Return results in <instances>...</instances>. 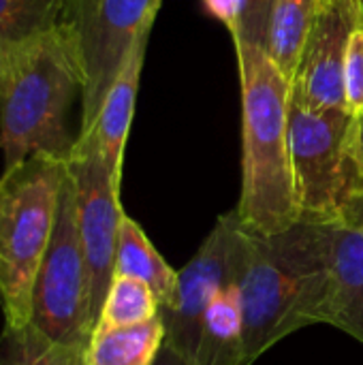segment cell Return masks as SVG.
<instances>
[{
	"mask_svg": "<svg viewBox=\"0 0 363 365\" xmlns=\"http://www.w3.org/2000/svg\"><path fill=\"white\" fill-rule=\"evenodd\" d=\"M336 222L297 220L276 235H250V257L237 284L246 365L285 338L321 323Z\"/></svg>",
	"mask_w": 363,
	"mask_h": 365,
	"instance_id": "obj_1",
	"label": "cell"
},
{
	"mask_svg": "<svg viewBox=\"0 0 363 365\" xmlns=\"http://www.w3.org/2000/svg\"><path fill=\"white\" fill-rule=\"evenodd\" d=\"M81 92L83 73L66 21L34 41L0 47L2 173L34 154L71 156L77 137L68 133V113Z\"/></svg>",
	"mask_w": 363,
	"mask_h": 365,
	"instance_id": "obj_2",
	"label": "cell"
},
{
	"mask_svg": "<svg viewBox=\"0 0 363 365\" xmlns=\"http://www.w3.org/2000/svg\"><path fill=\"white\" fill-rule=\"evenodd\" d=\"M242 81V190L235 214L250 235L300 220L289 150L291 81L265 49L235 43Z\"/></svg>",
	"mask_w": 363,
	"mask_h": 365,
	"instance_id": "obj_3",
	"label": "cell"
},
{
	"mask_svg": "<svg viewBox=\"0 0 363 365\" xmlns=\"http://www.w3.org/2000/svg\"><path fill=\"white\" fill-rule=\"evenodd\" d=\"M66 160L34 154L0 178V308L6 325L30 323L32 289L47 252Z\"/></svg>",
	"mask_w": 363,
	"mask_h": 365,
	"instance_id": "obj_4",
	"label": "cell"
},
{
	"mask_svg": "<svg viewBox=\"0 0 363 365\" xmlns=\"http://www.w3.org/2000/svg\"><path fill=\"white\" fill-rule=\"evenodd\" d=\"M353 113L308 109L289 96V150L300 220L340 222L363 184L349 158Z\"/></svg>",
	"mask_w": 363,
	"mask_h": 365,
	"instance_id": "obj_5",
	"label": "cell"
},
{
	"mask_svg": "<svg viewBox=\"0 0 363 365\" xmlns=\"http://www.w3.org/2000/svg\"><path fill=\"white\" fill-rule=\"evenodd\" d=\"M30 323L60 344L88 346L94 331L90 272L79 237L68 171L60 190L53 233L34 280Z\"/></svg>",
	"mask_w": 363,
	"mask_h": 365,
	"instance_id": "obj_6",
	"label": "cell"
},
{
	"mask_svg": "<svg viewBox=\"0 0 363 365\" xmlns=\"http://www.w3.org/2000/svg\"><path fill=\"white\" fill-rule=\"evenodd\" d=\"M250 257V233L242 227L235 210L220 214L190 261L178 272L175 297L160 308L165 346L188 365L195 361L201 323L212 302L240 284Z\"/></svg>",
	"mask_w": 363,
	"mask_h": 365,
	"instance_id": "obj_7",
	"label": "cell"
},
{
	"mask_svg": "<svg viewBox=\"0 0 363 365\" xmlns=\"http://www.w3.org/2000/svg\"><path fill=\"white\" fill-rule=\"evenodd\" d=\"M163 0H71L66 24L73 30L83 73L81 126L90 130L133 43L154 26Z\"/></svg>",
	"mask_w": 363,
	"mask_h": 365,
	"instance_id": "obj_8",
	"label": "cell"
},
{
	"mask_svg": "<svg viewBox=\"0 0 363 365\" xmlns=\"http://www.w3.org/2000/svg\"><path fill=\"white\" fill-rule=\"evenodd\" d=\"M66 171L75 195L77 227L90 272L92 317L96 327L116 269V250L124 218L120 203L122 184L113 180L96 141L83 135L75 139L73 152L66 158Z\"/></svg>",
	"mask_w": 363,
	"mask_h": 365,
	"instance_id": "obj_9",
	"label": "cell"
},
{
	"mask_svg": "<svg viewBox=\"0 0 363 365\" xmlns=\"http://www.w3.org/2000/svg\"><path fill=\"white\" fill-rule=\"evenodd\" d=\"M363 28L362 0H317L291 98L308 109H347L344 64L353 34ZM349 111V109H347Z\"/></svg>",
	"mask_w": 363,
	"mask_h": 365,
	"instance_id": "obj_10",
	"label": "cell"
},
{
	"mask_svg": "<svg viewBox=\"0 0 363 365\" xmlns=\"http://www.w3.org/2000/svg\"><path fill=\"white\" fill-rule=\"evenodd\" d=\"M150 30H143L139 38L133 43L118 77L113 79L109 92L103 98V105L96 113L94 124L90 130L79 133L83 137H92L118 184H122V165H124V150L133 124L135 101L141 79V68L145 60V47L150 38Z\"/></svg>",
	"mask_w": 363,
	"mask_h": 365,
	"instance_id": "obj_11",
	"label": "cell"
},
{
	"mask_svg": "<svg viewBox=\"0 0 363 365\" xmlns=\"http://www.w3.org/2000/svg\"><path fill=\"white\" fill-rule=\"evenodd\" d=\"M321 323L344 331L363 346V229L342 220L334 231Z\"/></svg>",
	"mask_w": 363,
	"mask_h": 365,
	"instance_id": "obj_12",
	"label": "cell"
},
{
	"mask_svg": "<svg viewBox=\"0 0 363 365\" xmlns=\"http://www.w3.org/2000/svg\"><path fill=\"white\" fill-rule=\"evenodd\" d=\"M113 276H124L145 282L154 291L160 308H169L173 304L178 272L156 250V246L145 235L143 227L128 214H124L120 225Z\"/></svg>",
	"mask_w": 363,
	"mask_h": 365,
	"instance_id": "obj_13",
	"label": "cell"
},
{
	"mask_svg": "<svg viewBox=\"0 0 363 365\" xmlns=\"http://www.w3.org/2000/svg\"><path fill=\"white\" fill-rule=\"evenodd\" d=\"M193 365H246L244 317L237 284L220 293L208 308Z\"/></svg>",
	"mask_w": 363,
	"mask_h": 365,
	"instance_id": "obj_14",
	"label": "cell"
},
{
	"mask_svg": "<svg viewBox=\"0 0 363 365\" xmlns=\"http://www.w3.org/2000/svg\"><path fill=\"white\" fill-rule=\"evenodd\" d=\"M165 346V323L156 319L131 325L92 331L86 357L88 365H154Z\"/></svg>",
	"mask_w": 363,
	"mask_h": 365,
	"instance_id": "obj_15",
	"label": "cell"
},
{
	"mask_svg": "<svg viewBox=\"0 0 363 365\" xmlns=\"http://www.w3.org/2000/svg\"><path fill=\"white\" fill-rule=\"evenodd\" d=\"M315 9L317 0H274L267 32V56L289 81L297 71Z\"/></svg>",
	"mask_w": 363,
	"mask_h": 365,
	"instance_id": "obj_16",
	"label": "cell"
},
{
	"mask_svg": "<svg viewBox=\"0 0 363 365\" xmlns=\"http://www.w3.org/2000/svg\"><path fill=\"white\" fill-rule=\"evenodd\" d=\"M88 346L60 344L32 323L6 325L0 331V365H88Z\"/></svg>",
	"mask_w": 363,
	"mask_h": 365,
	"instance_id": "obj_17",
	"label": "cell"
},
{
	"mask_svg": "<svg viewBox=\"0 0 363 365\" xmlns=\"http://www.w3.org/2000/svg\"><path fill=\"white\" fill-rule=\"evenodd\" d=\"M71 0H0V47L34 41L58 28Z\"/></svg>",
	"mask_w": 363,
	"mask_h": 365,
	"instance_id": "obj_18",
	"label": "cell"
},
{
	"mask_svg": "<svg viewBox=\"0 0 363 365\" xmlns=\"http://www.w3.org/2000/svg\"><path fill=\"white\" fill-rule=\"evenodd\" d=\"M160 314V304L154 291L135 278L113 276L111 287L105 295L96 327L111 329V327H131L141 325ZM94 327V329H96Z\"/></svg>",
	"mask_w": 363,
	"mask_h": 365,
	"instance_id": "obj_19",
	"label": "cell"
},
{
	"mask_svg": "<svg viewBox=\"0 0 363 365\" xmlns=\"http://www.w3.org/2000/svg\"><path fill=\"white\" fill-rule=\"evenodd\" d=\"M274 0H242L237 28L231 34L233 43L252 45L267 51V32H270V15Z\"/></svg>",
	"mask_w": 363,
	"mask_h": 365,
	"instance_id": "obj_20",
	"label": "cell"
},
{
	"mask_svg": "<svg viewBox=\"0 0 363 365\" xmlns=\"http://www.w3.org/2000/svg\"><path fill=\"white\" fill-rule=\"evenodd\" d=\"M344 96L347 109L357 115L363 113V28H359L349 45L344 64Z\"/></svg>",
	"mask_w": 363,
	"mask_h": 365,
	"instance_id": "obj_21",
	"label": "cell"
},
{
	"mask_svg": "<svg viewBox=\"0 0 363 365\" xmlns=\"http://www.w3.org/2000/svg\"><path fill=\"white\" fill-rule=\"evenodd\" d=\"M349 158L363 180V113L353 115L351 130H349Z\"/></svg>",
	"mask_w": 363,
	"mask_h": 365,
	"instance_id": "obj_22",
	"label": "cell"
},
{
	"mask_svg": "<svg viewBox=\"0 0 363 365\" xmlns=\"http://www.w3.org/2000/svg\"><path fill=\"white\" fill-rule=\"evenodd\" d=\"M340 220L363 229V184L355 190V195L351 197V201H349V205H347V210H344Z\"/></svg>",
	"mask_w": 363,
	"mask_h": 365,
	"instance_id": "obj_23",
	"label": "cell"
},
{
	"mask_svg": "<svg viewBox=\"0 0 363 365\" xmlns=\"http://www.w3.org/2000/svg\"><path fill=\"white\" fill-rule=\"evenodd\" d=\"M154 365H188L178 353H173L169 346H163V351H160V355H158V359H156V364Z\"/></svg>",
	"mask_w": 363,
	"mask_h": 365,
	"instance_id": "obj_24",
	"label": "cell"
},
{
	"mask_svg": "<svg viewBox=\"0 0 363 365\" xmlns=\"http://www.w3.org/2000/svg\"><path fill=\"white\" fill-rule=\"evenodd\" d=\"M362 2H363V0H362Z\"/></svg>",
	"mask_w": 363,
	"mask_h": 365,
	"instance_id": "obj_25",
	"label": "cell"
}]
</instances>
